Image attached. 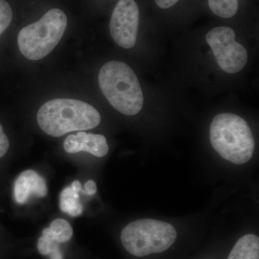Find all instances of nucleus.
<instances>
[{"mask_svg":"<svg viewBox=\"0 0 259 259\" xmlns=\"http://www.w3.org/2000/svg\"><path fill=\"white\" fill-rule=\"evenodd\" d=\"M39 127L53 137L73 131L93 129L100 125L101 116L87 102L74 99H54L44 103L37 114Z\"/></svg>","mask_w":259,"mask_h":259,"instance_id":"nucleus-1","label":"nucleus"},{"mask_svg":"<svg viewBox=\"0 0 259 259\" xmlns=\"http://www.w3.org/2000/svg\"><path fill=\"white\" fill-rule=\"evenodd\" d=\"M98 81L104 96L116 110L125 115H135L141 111L144 95L137 76L128 65L109 61L100 69Z\"/></svg>","mask_w":259,"mask_h":259,"instance_id":"nucleus-2","label":"nucleus"},{"mask_svg":"<svg viewBox=\"0 0 259 259\" xmlns=\"http://www.w3.org/2000/svg\"><path fill=\"white\" fill-rule=\"evenodd\" d=\"M209 136L216 152L235 164L247 163L254 153L255 140L249 125L235 114L216 115L211 123Z\"/></svg>","mask_w":259,"mask_h":259,"instance_id":"nucleus-3","label":"nucleus"},{"mask_svg":"<svg viewBox=\"0 0 259 259\" xmlns=\"http://www.w3.org/2000/svg\"><path fill=\"white\" fill-rule=\"evenodd\" d=\"M67 17L60 9H51L38 21L30 24L19 32L18 44L26 59H44L60 42L67 26Z\"/></svg>","mask_w":259,"mask_h":259,"instance_id":"nucleus-4","label":"nucleus"},{"mask_svg":"<svg viewBox=\"0 0 259 259\" xmlns=\"http://www.w3.org/2000/svg\"><path fill=\"white\" fill-rule=\"evenodd\" d=\"M177 233L169 223L154 219L137 220L121 232L120 239L131 255L144 257L168 250L176 241Z\"/></svg>","mask_w":259,"mask_h":259,"instance_id":"nucleus-5","label":"nucleus"},{"mask_svg":"<svg viewBox=\"0 0 259 259\" xmlns=\"http://www.w3.org/2000/svg\"><path fill=\"white\" fill-rule=\"evenodd\" d=\"M236 34L228 27H218L207 33L206 40L221 69L228 74L239 72L246 65L248 54L235 40Z\"/></svg>","mask_w":259,"mask_h":259,"instance_id":"nucleus-6","label":"nucleus"},{"mask_svg":"<svg viewBox=\"0 0 259 259\" xmlns=\"http://www.w3.org/2000/svg\"><path fill=\"white\" fill-rule=\"evenodd\" d=\"M140 11L134 0H119L112 13L110 31L119 47L130 49L137 40Z\"/></svg>","mask_w":259,"mask_h":259,"instance_id":"nucleus-7","label":"nucleus"},{"mask_svg":"<svg viewBox=\"0 0 259 259\" xmlns=\"http://www.w3.org/2000/svg\"><path fill=\"white\" fill-rule=\"evenodd\" d=\"M64 148L67 153L86 151L99 158L106 156L109 151L108 144L105 136L100 134H87L82 131L68 136L65 139Z\"/></svg>","mask_w":259,"mask_h":259,"instance_id":"nucleus-8","label":"nucleus"},{"mask_svg":"<svg viewBox=\"0 0 259 259\" xmlns=\"http://www.w3.org/2000/svg\"><path fill=\"white\" fill-rule=\"evenodd\" d=\"M13 193L17 203H28L32 196L44 197L47 195V182L37 172L27 170L20 174L15 180Z\"/></svg>","mask_w":259,"mask_h":259,"instance_id":"nucleus-9","label":"nucleus"},{"mask_svg":"<svg viewBox=\"0 0 259 259\" xmlns=\"http://www.w3.org/2000/svg\"><path fill=\"white\" fill-rule=\"evenodd\" d=\"M81 191V183L76 180L61 191L59 197V207L62 212L71 217H78L82 214L83 206L79 200V192Z\"/></svg>","mask_w":259,"mask_h":259,"instance_id":"nucleus-10","label":"nucleus"},{"mask_svg":"<svg viewBox=\"0 0 259 259\" xmlns=\"http://www.w3.org/2000/svg\"><path fill=\"white\" fill-rule=\"evenodd\" d=\"M228 259H259V238L253 234L243 236L236 242Z\"/></svg>","mask_w":259,"mask_h":259,"instance_id":"nucleus-11","label":"nucleus"},{"mask_svg":"<svg viewBox=\"0 0 259 259\" xmlns=\"http://www.w3.org/2000/svg\"><path fill=\"white\" fill-rule=\"evenodd\" d=\"M42 234L51 237L59 243H64L72 238L73 229L67 221L64 219H56L51 223L49 228H44Z\"/></svg>","mask_w":259,"mask_h":259,"instance_id":"nucleus-12","label":"nucleus"},{"mask_svg":"<svg viewBox=\"0 0 259 259\" xmlns=\"http://www.w3.org/2000/svg\"><path fill=\"white\" fill-rule=\"evenodd\" d=\"M212 13L223 18H231L238 10V0H208Z\"/></svg>","mask_w":259,"mask_h":259,"instance_id":"nucleus-13","label":"nucleus"},{"mask_svg":"<svg viewBox=\"0 0 259 259\" xmlns=\"http://www.w3.org/2000/svg\"><path fill=\"white\" fill-rule=\"evenodd\" d=\"M59 244V242L52 239L51 237L42 234L37 241V248L40 254L49 255L51 259H63Z\"/></svg>","mask_w":259,"mask_h":259,"instance_id":"nucleus-14","label":"nucleus"},{"mask_svg":"<svg viewBox=\"0 0 259 259\" xmlns=\"http://www.w3.org/2000/svg\"><path fill=\"white\" fill-rule=\"evenodd\" d=\"M13 20V10L5 0H0V35L10 26Z\"/></svg>","mask_w":259,"mask_h":259,"instance_id":"nucleus-15","label":"nucleus"},{"mask_svg":"<svg viewBox=\"0 0 259 259\" xmlns=\"http://www.w3.org/2000/svg\"><path fill=\"white\" fill-rule=\"evenodd\" d=\"M10 148V141L3 130V125L0 124V158L3 157Z\"/></svg>","mask_w":259,"mask_h":259,"instance_id":"nucleus-16","label":"nucleus"},{"mask_svg":"<svg viewBox=\"0 0 259 259\" xmlns=\"http://www.w3.org/2000/svg\"><path fill=\"white\" fill-rule=\"evenodd\" d=\"M97 191V185L95 181L89 180L85 183L84 190H82L81 192H82L83 194L91 196L96 194Z\"/></svg>","mask_w":259,"mask_h":259,"instance_id":"nucleus-17","label":"nucleus"},{"mask_svg":"<svg viewBox=\"0 0 259 259\" xmlns=\"http://www.w3.org/2000/svg\"><path fill=\"white\" fill-rule=\"evenodd\" d=\"M156 5L161 9H168L178 3L179 0H155Z\"/></svg>","mask_w":259,"mask_h":259,"instance_id":"nucleus-18","label":"nucleus"}]
</instances>
